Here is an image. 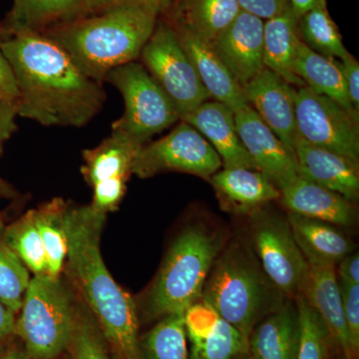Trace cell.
I'll return each mask as SVG.
<instances>
[{"label":"cell","instance_id":"1","mask_svg":"<svg viewBox=\"0 0 359 359\" xmlns=\"http://www.w3.org/2000/svg\"><path fill=\"white\" fill-rule=\"evenodd\" d=\"M18 96V114L46 127L81 128L102 110V83L79 69L59 45L40 33L2 40Z\"/></svg>","mask_w":359,"mask_h":359},{"label":"cell","instance_id":"2","mask_svg":"<svg viewBox=\"0 0 359 359\" xmlns=\"http://www.w3.org/2000/svg\"><path fill=\"white\" fill-rule=\"evenodd\" d=\"M106 216L91 205L67 207L68 268L116 358L140 359L136 304L115 282L101 255L100 236Z\"/></svg>","mask_w":359,"mask_h":359},{"label":"cell","instance_id":"3","mask_svg":"<svg viewBox=\"0 0 359 359\" xmlns=\"http://www.w3.org/2000/svg\"><path fill=\"white\" fill-rule=\"evenodd\" d=\"M157 9L126 4L43 33L63 49L82 72L99 83L115 68L140 58L154 32Z\"/></svg>","mask_w":359,"mask_h":359},{"label":"cell","instance_id":"4","mask_svg":"<svg viewBox=\"0 0 359 359\" xmlns=\"http://www.w3.org/2000/svg\"><path fill=\"white\" fill-rule=\"evenodd\" d=\"M282 295L252 252L233 243L215 261L201 299L249 341L259 321L282 306Z\"/></svg>","mask_w":359,"mask_h":359},{"label":"cell","instance_id":"5","mask_svg":"<svg viewBox=\"0 0 359 359\" xmlns=\"http://www.w3.org/2000/svg\"><path fill=\"white\" fill-rule=\"evenodd\" d=\"M223 245L219 233L193 224L174 241L147 297L151 318L185 313L199 302L215 261Z\"/></svg>","mask_w":359,"mask_h":359},{"label":"cell","instance_id":"6","mask_svg":"<svg viewBox=\"0 0 359 359\" xmlns=\"http://www.w3.org/2000/svg\"><path fill=\"white\" fill-rule=\"evenodd\" d=\"M15 320L18 335L33 359H55L67 349L74 302L59 276L45 273L30 280Z\"/></svg>","mask_w":359,"mask_h":359},{"label":"cell","instance_id":"7","mask_svg":"<svg viewBox=\"0 0 359 359\" xmlns=\"http://www.w3.org/2000/svg\"><path fill=\"white\" fill-rule=\"evenodd\" d=\"M105 81L121 93L125 112L113 123L112 132L126 135L145 145L180 120L178 111L162 88L137 61L111 70Z\"/></svg>","mask_w":359,"mask_h":359},{"label":"cell","instance_id":"8","mask_svg":"<svg viewBox=\"0 0 359 359\" xmlns=\"http://www.w3.org/2000/svg\"><path fill=\"white\" fill-rule=\"evenodd\" d=\"M140 58L149 74L174 104L180 117L211 98L169 21L158 20Z\"/></svg>","mask_w":359,"mask_h":359},{"label":"cell","instance_id":"9","mask_svg":"<svg viewBox=\"0 0 359 359\" xmlns=\"http://www.w3.org/2000/svg\"><path fill=\"white\" fill-rule=\"evenodd\" d=\"M222 167L221 158L209 142L188 123L181 121L167 136L140 149L131 173L147 179L177 171L210 179Z\"/></svg>","mask_w":359,"mask_h":359},{"label":"cell","instance_id":"10","mask_svg":"<svg viewBox=\"0 0 359 359\" xmlns=\"http://www.w3.org/2000/svg\"><path fill=\"white\" fill-rule=\"evenodd\" d=\"M295 123L299 138L349 159H359V117L308 87L297 89Z\"/></svg>","mask_w":359,"mask_h":359},{"label":"cell","instance_id":"11","mask_svg":"<svg viewBox=\"0 0 359 359\" xmlns=\"http://www.w3.org/2000/svg\"><path fill=\"white\" fill-rule=\"evenodd\" d=\"M252 238L261 266L283 294H301L309 264L295 242L287 219L257 211L252 222Z\"/></svg>","mask_w":359,"mask_h":359},{"label":"cell","instance_id":"12","mask_svg":"<svg viewBox=\"0 0 359 359\" xmlns=\"http://www.w3.org/2000/svg\"><path fill=\"white\" fill-rule=\"evenodd\" d=\"M235 121L241 141L257 171L278 190L299 176L294 151L280 140L250 106L236 112Z\"/></svg>","mask_w":359,"mask_h":359},{"label":"cell","instance_id":"13","mask_svg":"<svg viewBox=\"0 0 359 359\" xmlns=\"http://www.w3.org/2000/svg\"><path fill=\"white\" fill-rule=\"evenodd\" d=\"M190 359H236L249 351L244 335L202 299L184 313Z\"/></svg>","mask_w":359,"mask_h":359},{"label":"cell","instance_id":"14","mask_svg":"<svg viewBox=\"0 0 359 359\" xmlns=\"http://www.w3.org/2000/svg\"><path fill=\"white\" fill-rule=\"evenodd\" d=\"M244 91L252 110L287 148L294 151L297 137L295 123L297 89L273 71L264 68L245 85Z\"/></svg>","mask_w":359,"mask_h":359},{"label":"cell","instance_id":"15","mask_svg":"<svg viewBox=\"0 0 359 359\" xmlns=\"http://www.w3.org/2000/svg\"><path fill=\"white\" fill-rule=\"evenodd\" d=\"M264 21L241 11L212 43L224 65L244 88L264 69Z\"/></svg>","mask_w":359,"mask_h":359},{"label":"cell","instance_id":"16","mask_svg":"<svg viewBox=\"0 0 359 359\" xmlns=\"http://www.w3.org/2000/svg\"><path fill=\"white\" fill-rule=\"evenodd\" d=\"M308 275L301 294L320 316L330 339L334 340L344 359L358 358L347 330L335 264L323 262H308Z\"/></svg>","mask_w":359,"mask_h":359},{"label":"cell","instance_id":"17","mask_svg":"<svg viewBox=\"0 0 359 359\" xmlns=\"http://www.w3.org/2000/svg\"><path fill=\"white\" fill-rule=\"evenodd\" d=\"M197 130L218 153L224 168H244L257 171L236 127L235 113L218 101L201 104L180 117Z\"/></svg>","mask_w":359,"mask_h":359},{"label":"cell","instance_id":"18","mask_svg":"<svg viewBox=\"0 0 359 359\" xmlns=\"http://www.w3.org/2000/svg\"><path fill=\"white\" fill-rule=\"evenodd\" d=\"M294 151L299 176L339 194L351 202L358 199V162L316 147L299 137Z\"/></svg>","mask_w":359,"mask_h":359},{"label":"cell","instance_id":"19","mask_svg":"<svg viewBox=\"0 0 359 359\" xmlns=\"http://www.w3.org/2000/svg\"><path fill=\"white\" fill-rule=\"evenodd\" d=\"M175 30L210 97L228 106L233 113L250 106L244 88L224 65L212 44L186 30Z\"/></svg>","mask_w":359,"mask_h":359},{"label":"cell","instance_id":"20","mask_svg":"<svg viewBox=\"0 0 359 359\" xmlns=\"http://www.w3.org/2000/svg\"><path fill=\"white\" fill-rule=\"evenodd\" d=\"M280 191V199L292 214L337 226L354 223L353 202L301 176L285 184Z\"/></svg>","mask_w":359,"mask_h":359},{"label":"cell","instance_id":"21","mask_svg":"<svg viewBox=\"0 0 359 359\" xmlns=\"http://www.w3.org/2000/svg\"><path fill=\"white\" fill-rule=\"evenodd\" d=\"M92 14V0H18L9 13L11 34L43 33Z\"/></svg>","mask_w":359,"mask_h":359},{"label":"cell","instance_id":"22","mask_svg":"<svg viewBox=\"0 0 359 359\" xmlns=\"http://www.w3.org/2000/svg\"><path fill=\"white\" fill-rule=\"evenodd\" d=\"M241 13L237 0H175L171 25L214 43Z\"/></svg>","mask_w":359,"mask_h":359},{"label":"cell","instance_id":"23","mask_svg":"<svg viewBox=\"0 0 359 359\" xmlns=\"http://www.w3.org/2000/svg\"><path fill=\"white\" fill-rule=\"evenodd\" d=\"M299 327L297 306L283 304L252 330L249 349L255 359H297Z\"/></svg>","mask_w":359,"mask_h":359},{"label":"cell","instance_id":"24","mask_svg":"<svg viewBox=\"0 0 359 359\" xmlns=\"http://www.w3.org/2000/svg\"><path fill=\"white\" fill-rule=\"evenodd\" d=\"M219 198L236 211L249 212L280 198V191L264 175L244 168H224L210 178Z\"/></svg>","mask_w":359,"mask_h":359},{"label":"cell","instance_id":"25","mask_svg":"<svg viewBox=\"0 0 359 359\" xmlns=\"http://www.w3.org/2000/svg\"><path fill=\"white\" fill-rule=\"evenodd\" d=\"M297 22L290 7L280 15L264 21V65L287 83L302 88L306 84L294 70L297 47L302 41Z\"/></svg>","mask_w":359,"mask_h":359},{"label":"cell","instance_id":"26","mask_svg":"<svg viewBox=\"0 0 359 359\" xmlns=\"http://www.w3.org/2000/svg\"><path fill=\"white\" fill-rule=\"evenodd\" d=\"M287 221L306 262L337 264L353 252V244L334 224L290 212Z\"/></svg>","mask_w":359,"mask_h":359},{"label":"cell","instance_id":"27","mask_svg":"<svg viewBox=\"0 0 359 359\" xmlns=\"http://www.w3.org/2000/svg\"><path fill=\"white\" fill-rule=\"evenodd\" d=\"M143 144L116 132L95 148L83 151L82 174L92 186L103 180L131 176L132 165Z\"/></svg>","mask_w":359,"mask_h":359},{"label":"cell","instance_id":"28","mask_svg":"<svg viewBox=\"0 0 359 359\" xmlns=\"http://www.w3.org/2000/svg\"><path fill=\"white\" fill-rule=\"evenodd\" d=\"M294 70L306 87L314 93L332 99L349 113L359 117V113L349 102L337 59L316 53L301 41L295 55Z\"/></svg>","mask_w":359,"mask_h":359},{"label":"cell","instance_id":"29","mask_svg":"<svg viewBox=\"0 0 359 359\" xmlns=\"http://www.w3.org/2000/svg\"><path fill=\"white\" fill-rule=\"evenodd\" d=\"M67 204L54 199L32 210L35 224L43 243L47 259V273L59 276L67 256V238L65 233V212Z\"/></svg>","mask_w":359,"mask_h":359},{"label":"cell","instance_id":"30","mask_svg":"<svg viewBox=\"0 0 359 359\" xmlns=\"http://www.w3.org/2000/svg\"><path fill=\"white\" fill-rule=\"evenodd\" d=\"M297 27L302 41L316 53L339 60L351 55L342 42L339 28L328 13L325 0L299 18Z\"/></svg>","mask_w":359,"mask_h":359},{"label":"cell","instance_id":"31","mask_svg":"<svg viewBox=\"0 0 359 359\" xmlns=\"http://www.w3.org/2000/svg\"><path fill=\"white\" fill-rule=\"evenodd\" d=\"M140 359H189L184 313L169 314L139 339Z\"/></svg>","mask_w":359,"mask_h":359},{"label":"cell","instance_id":"32","mask_svg":"<svg viewBox=\"0 0 359 359\" xmlns=\"http://www.w3.org/2000/svg\"><path fill=\"white\" fill-rule=\"evenodd\" d=\"M4 230L6 226L0 218V302L18 313L30 283L29 271L7 244Z\"/></svg>","mask_w":359,"mask_h":359},{"label":"cell","instance_id":"33","mask_svg":"<svg viewBox=\"0 0 359 359\" xmlns=\"http://www.w3.org/2000/svg\"><path fill=\"white\" fill-rule=\"evenodd\" d=\"M4 237L9 247L34 276L47 273L46 254L32 210L11 226H6Z\"/></svg>","mask_w":359,"mask_h":359},{"label":"cell","instance_id":"34","mask_svg":"<svg viewBox=\"0 0 359 359\" xmlns=\"http://www.w3.org/2000/svg\"><path fill=\"white\" fill-rule=\"evenodd\" d=\"M299 339L297 359H327L330 335L318 313L302 294L297 295Z\"/></svg>","mask_w":359,"mask_h":359},{"label":"cell","instance_id":"35","mask_svg":"<svg viewBox=\"0 0 359 359\" xmlns=\"http://www.w3.org/2000/svg\"><path fill=\"white\" fill-rule=\"evenodd\" d=\"M66 351L73 359H111L95 320L80 304H74V323Z\"/></svg>","mask_w":359,"mask_h":359},{"label":"cell","instance_id":"36","mask_svg":"<svg viewBox=\"0 0 359 359\" xmlns=\"http://www.w3.org/2000/svg\"><path fill=\"white\" fill-rule=\"evenodd\" d=\"M342 308L351 346L356 358L359 351V285L339 280Z\"/></svg>","mask_w":359,"mask_h":359},{"label":"cell","instance_id":"37","mask_svg":"<svg viewBox=\"0 0 359 359\" xmlns=\"http://www.w3.org/2000/svg\"><path fill=\"white\" fill-rule=\"evenodd\" d=\"M126 182L122 178H110L94 184L92 207L104 214L114 211L126 191Z\"/></svg>","mask_w":359,"mask_h":359},{"label":"cell","instance_id":"38","mask_svg":"<svg viewBox=\"0 0 359 359\" xmlns=\"http://www.w3.org/2000/svg\"><path fill=\"white\" fill-rule=\"evenodd\" d=\"M241 11L264 21L280 15L289 8L287 0H237Z\"/></svg>","mask_w":359,"mask_h":359},{"label":"cell","instance_id":"39","mask_svg":"<svg viewBox=\"0 0 359 359\" xmlns=\"http://www.w3.org/2000/svg\"><path fill=\"white\" fill-rule=\"evenodd\" d=\"M339 67L344 77V84L349 102L353 109L359 113V63L353 55L347 56L342 60H337Z\"/></svg>","mask_w":359,"mask_h":359},{"label":"cell","instance_id":"40","mask_svg":"<svg viewBox=\"0 0 359 359\" xmlns=\"http://www.w3.org/2000/svg\"><path fill=\"white\" fill-rule=\"evenodd\" d=\"M18 117L15 103L0 100V155L2 154L6 142L18 130Z\"/></svg>","mask_w":359,"mask_h":359},{"label":"cell","instance_id":"41","mask_svg":"<svg viewBox=\"0 0 359 359\" xmlns=\"http://www.w3.org/2000/svg\"><path fill=\"white\" fill-rule=\"evenodd\" d=\"M18 91L13 70L2 51V39H0V100L15 103Z\"/></svg>","mask_w":359,"mask_h":359},{"label":"cell","instance_id":"42","mask_svg":"<svg viewBox=\"0 0 359 359\" xmlns=\"http://www.w3.org/2000/svg\"><path fill=\"white\" fill-rule=\"evenodd\" d=\"M175 0H92V13L120 4H137L153 7L159 11L161 15L169 13Z\"/></svg>","mask_w":359,"mask_h":359},{"label":"cell","instance_id":"43","mask_svg":"<svg viewBox=\"0 0 359 359\" xmlns=\"http://www.w3.org/2000/svg\"><path fill=\"white\" fill-rule=\"evenodd\" d=\"M337 271V278L341 282L359 285V256L356 254H349L339 263Z\"/></svg>","mask_w":359,"mask_h":359},{"label":"cell","instance_id":"44","mask_svg":"<svg viewBox=\"0 0 359 359\" xmlns=\"http://www.w3.org/2000/svg\"><path fill=\"white\" fill-rule=\"evenodd\" d=\"M15 313L0 302V339H7L14 335Z\"/></svg>","mask_w":359,"mask_h":359},{"label":"cell","instance_id":"45","mask_svg":"<svg viewBox=\"0 0 359 359\" xmlns=\"http://www.w3.org/2000/svg\"><path fill=\"white\" fill-rule=\"evenodd\" d=\"M292 13L299 20L304 13L318 6L323 0H287Z\"/></svg>","mask_w":359,"mask_h":359},{"label":"cell","instance_id":"46","mask_svg":"<svg viewBox=\"0 0 359 359\" xmlns=\"http://www.w3.org/2000/svg\"><path fill=\"white\" fill-rule=\"evenodd\" d=\"M0 359H33L27 351H25V347L11 346L7 347L6 353H4L2 358Z\"/></svg>","mask_w":359,"mask_h":359},{"label":"cell","instance_id":"47","mask_svg":"<svg viewBox=\"0 0 359 359\" xmlns=\"http://www.w3.org/2000/svg\"><path fill=\"white\" fill-rule=\"evenodd\" d=\"M4 341H6V340L0 339V358H2V355H4V353H6L7 348Z\"/></svg>","mask_w":359,"mask_h":359},{"label":"cell","instance_id":"48","mask_svg":"<svg viewBox=\"0 0 359 359\" xmlns=\"http://www.w3.org/2000/svg\"><path fill=\"white\" fill-rule=\"evenodd\" d=\"M6 193H9V189L7 188L6 184H4V182L0 180V195H1V194Z\"/></svg>","mask_w":359,"mask_h":359},{"label":"cell","instance_id":"49","mask_svg":"<svg viewBox=\"0 0 359 359\" xmlns=\"http://www.w3.org/2000/svg\"><path fill=\"white\" fill-rule=\"evenodd\" d=\"M247 359H255L254 358H252V356H250L249 358H247Z\"/></svg>","mask_w":359,"mask_h":359},{"label":"cell","instance_id":"50","mask_svg":"<svg viewBox=\"0 0 359 359\" xmlns=\"http://www.w3.org/2000/svg\"><path fill=\"white\" fill-rule=\"evenodd\" d=\"M18 1V0H13V2Z\"/></svg>","mask_w":359,"mask_h":359}]
</instances>
